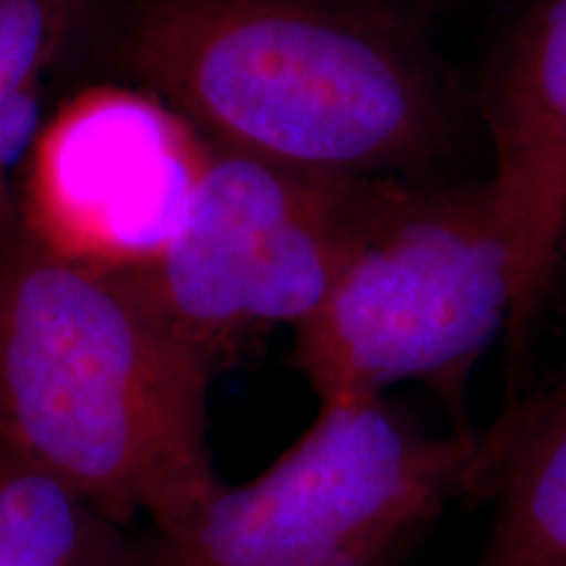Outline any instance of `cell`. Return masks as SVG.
Wrapping results in <instances>:
<instances>
[{"instance_id":"6","label":"cell","mask_w":566,"mask_h":566,"mask_svg":"<svg viewBox=\"0 0 566 566\" xmlns=\"http://www.w3.org/2000/svg\"><path fill=\"white\" fill-rule=\"evenodd\" d=\"M208 139L147 90L92 87L42 124L19 181L21 229L61 258L139 268L166 250Z\"/></svg>"},{"instance_id":"12","label":"cell","mask_w":566,"mask_h":566,"mask_svg":"<svg viewBox=\"0 0 566 566\" xmlns=\"http://www.w3.org/2000/svg\"><path fill=\"white\" fill-rule=\"evenodd\" d=\"M391 3H396V6H399V0H391Z\"/></svg>"},{"instance_id":"2","label":"cell","mask_w":566,"mask_h":566,"mask_svg":"<svg viewBox=\"0 0 566 566\" xmlns=\"http://www.w3.org/2000/svg\"><path fill=\"white\" fill-rule=\"evenodd\" d=\"M218 365L124 268L27 237L0 254V443L111 520L174 530L221 491L210 449Z\"/></svg>"},{"instance_id":"5","label":"cell","mask_w":566,"mask_h":566,"mask_svg":"<svg viewBox=\"0 0 566 566\" xmlns=\"http://www.w3.org/2000/svg\"><path fill=\"white\" fill-rule=\"evenodd\" d=\"M391 181L208 142L171 242L147 265L124 271L179 334L223 363L250 336L296 328L315 313Z\"/></svg>"},{"instance_id":"1","label":"cell","mask_w":566,"mask_h":566,"mask_svg":"<svg viewBox=\"0 0 566 566\" xmlns=\"http://www.w3.org/2000/svg\"><path fill=\"white\" fill-rule=\"evenodd\" d=\"M116 63L212 145L313 171L428 179L459 132L391 0H134Z\"/></svg>"},{"instance_id":"4","label":"cell","mask_w":566,"mask_h":566,"mask_svg":"<svg viewBox=\"0 0 566 566\" xmlns=\"http://www.w3.org/2000/svg\"><path fill=\"white\" fill-rule=\"evenodd\" d=\"M478 436L433 433L386 396L321 405L258 478L223 483L179 527L132 537L126 566H405L467 499Z\"/></svg>"},{"instance_id":"11","label":"cell","mask_w":566,"mask_h":566,"mask_svg":"<svg viewBox=\"0 0 566 566\" xmlns=\"http://www.w3.org/2000/svg\"><path fill=\"white\" fill-rule=\"evenodd\" d=\"M556 296H566V231L562 239V250H558V263H556V283H554V300Z\"/></svg>"},{"instance_id":"7","label":"cell","mask_w":566,"mask_h":566,"mask_svg":"<svg viewBox=\"0 0 566 566\" xmlns=\"http://www.w3.org/2000/svg\"><path fill=\"white\" fill-rule=\"evenodd\" d=\"M480 113L520 268L506 334L516 370L554 302L566 231V0H530L485 71Z\"/></svg>"},{"instance_id":"9","label":"cell","mask_w":566,"mask_h":566,"mask_svg":"<svg viewBox=\"0 0 566 566\" xmlns=\"http://www.w3.org/2000/svg\"><path fill=\"white\" fill-rule=\"evenodd\" d=\"M129 548L122 522L0 443V566H126Z\"/></svg>"},{"instance_id":"3","label":"cell","mask_w":566,"mask_h":566,"mask_svg":"<svg viewBox=\"0 0 566 566\" xmlns=\"http://www.w3.org/2000/svg\"><path fill=\"white\" fill-rule=\"evenodd\" d=\"M520 268L491 176L394 179L317 310L294 328V365L321 405L424 386L475 430L467 386L512 328Z\"/></svg>"},{"instance_id":"10","label":"cell","mask_w":566,"mask_h":566,"mask_svg":"<svg viewBox=\"0 0 566 566\" xmlns=\"http://www.w3.org/2000/svg\"><path fill=\"white\" fill-rule=\"evenodd\" d=\"M84 0H0V254L24 237L19 187L40 137L42 87Z\"/></svg>"},{"instance_id":"8","label":"cell","mask_w":566,"mask_h":566,"mask_svg":"<svg viewBox=\"0 0 566 566\" xmlns=\"http://www.w3.org/2000/svg\"><path fill=\"white\" fill-rule=\"evenodd\" d=\"M467 499L491 506L475 566H566V359L478 436Z\"/></svg>"}]
</instances>
